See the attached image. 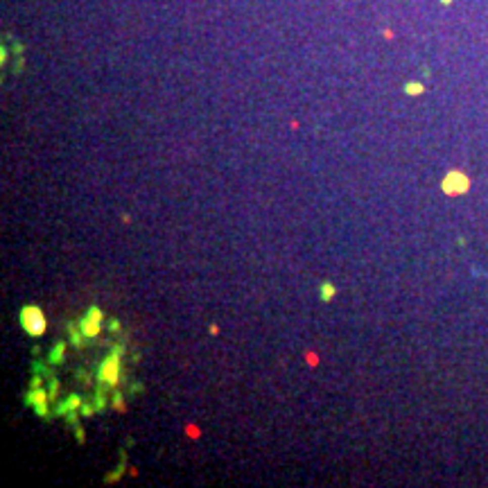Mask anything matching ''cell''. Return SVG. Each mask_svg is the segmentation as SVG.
Instances as JSON below:
<instances>
[{
    "label": "cell",
    "instance_id": "1",
    "mask_svg": "<svg viewBox=\"0 0 488 488\" xmlns=\"http://www.w3.org/2000/svg\"><path fill=\"white\" fill-rule=\"evenodd\" d=\"M122 355H124V344H118L100 362L98 382L106 386V389H118L120 380H122Z\"/></svg>",
    "mask_w": 488,
    "mask_h": 488
},
{
    "label": "cell",
    "instance_id": "2",
    "mask_svg": "<svg viewBox=\"0 0 488 488\" xmlns=\"http://www.w3.org/2000/svg\"><path fill=\"white\" fill-rule=\"evenodd\" d=\"M18 321H21V328H23V332L25 335H30V337H43L46 335V330H48V319H46V314H43V310L41 307H36V305H25L21 310V314H18Z\"/></svg>",
    "mask_w": 488,
    "mask_h": 488
},
{
    "label": "cell",
    "instance_id": "3",
    "mask_svg": "<svg viewBox=\"0 0 488 488\" xmlns=\"http://www.w3.org/2000/svg\"><path fill=\"white\" fill-rule=\"evenodd\" d=\"M102 323H104V312L100 310L98 305H91L88 310H86V314L79 319V330L84 332L86 339H95V337L102 332Z\"/></svg>",
    "mask_w": 488,
    "mask_h": 488
},
{
    "label": "cell",
    "instance_id": "4",
    "mask_svg": "<svg viewBox=\"0 0 488 488\" xmlns=\"http://www.w3.org/2000/svg\"><path fill=\"white\" fill-rule=\"evenodd\" d=\"M441 188H443V192H446V195H450V197L466 195V192L470 190V179L463 174L461 170H452V172H448L446 179H443Z\"/></svg>",
    "mask_w": 488,
    "mask_h": 488
},
{
    "label": "cell",
    "instance_id": "5",
    "mask_svg": "<svg viewBox=\"0 0 488 488\" xmlns=\"http://www.w3.org/2000/svg\"><path fill=\"white\" fill-rule=\"evenodd\" d=\"M23 400H25L27 407H38V405H48L50 403V393H48L46 386H30V389L25 391V395H23Z\"/></svg>",
    "mask_w": 488,
    "mask_h": 488
},
{
    "label": "cell",
    "instance_id": "6",
    "mask_svg": "<svg viewBox=\"0 0 488 488\" xmlns=\"http://www.w3.org/2000/svg\"><path fill=\"white\" fill-rule=\"evenodd\" d=\"M81 398L77 393H70L68 398L66 400H61L59 405H57V409H55V414L57 416H68V414H72V412H79L81 409Z\"/></svg>",
    "mask_w": 488,
    "mask_h": 488
},
{
    "label": "cell",
    "instance_id": "7",
    "mask_svg": "<svg viewBox=\"0 0 488 488\" xmlns=\"http://www.w3.org/2000/svg\"><path fill=\"white\" fill-rule=\"evenodd\" d=\"M66 360V341H57L55 346H52L50 355H48V362H50L52 366L61 364V362Z\"/></svg>",
    "mask_w": 488,
    "mask_h": 488
},
{
    "label": "cell",
    "instance_id": "8",
    "mask_svg": "<svg viewBox=\"0 0 488 488\" xmlns=\"http://www.w3.org/2000/svg\"><path fill=\"white\" fill-rule=\"evenodd\" d=\"M124 468H127V452H124V450H120V466L115 468L113 472H109L104 481H106V484H113V481H120V477L124 475Z\"/></svg>",
    "mask_w": 488,
    "mask_h": 488
},
{
    "label": "cell",
    "instance_id": "9",
    "mask_svg": "<svg viewBox=\"0 0 488 488\" xmlns=\"http://www.w3.org/2000/svg\"><path fill=\"white\" fill-rule=\"evenodd\" d=\"M319 294H321V301H323V303H330L332 298L337 296L335 283H328V280H323V283L319 285Z\"/></svg>",
    "mask_w": 488,
    "mask_h": 488
},
{
    "label": "cell",
    "instance_id": "10",
    "mask_svg": "<svg viewBox=\"0 0 488 488\" xmlns=\"http://www.w3.org/2000/svg\"><path fill=\"white\" fill-rule=\"evenodd\" d=\"M68 335H70V344L75 346V348H81V346H84V339H86V337H84V332L79 330V326L70 323V326H68Z\"/></svg>",
    "mask_w": 488,
    "mask_h": 488
},
{
    "label": "cell",
    "instance_id": "11",
    "mask_svg": "<svg viewBox=\"0 0 488 488\" xmlns=\"http://www.w3.org/2000/svg\"><path fill=\"white\" fill-rule=\"evenodd\" d=\"M111 407H113L115 412H124V395H122V391H120V389L111 395Z\"/></svg>",
    "mask_w": 488,
    "mask_h": 488
},
{
    "label": "cell",
    "instance_id": "12",
    "mask_svg": "<svg viewBox=\"0 0 488 488\" xmlns=\"http://www.w3.org/2000/svg\"><path fill=\"white\" fill-rule=\"evenodd\" d=\"M93 405H95L98 412H104V409H106V393H104V391H98V393H95Z\"/></svg>",
    "mask_w": 488,
    "mask_h": 488
},
{
    "label": "cell",
    "instance_id": "13",
    "mask_svg": "<svg viewBox=\"0 0 488 488\" xmlns=\"http://www.w3.org/2000/svg\"><path fill=\"white\" fill-rule=\"evenodd\" d=\"M48 393H50V400L59 398V382L55 378H50V382H48Z\"/></svg>",
    "mask_w": 488,
    "mask_h": 488
},
{
    "label": "cell",
    "instance_id": "14",
    "mask_svg": "<svg viewBox=\"0 0 488 488\" xmlns=\"http://www.w3.org/2000/svg\"><path fill=\"white\" fill-rule=\"evenodd\" d=\"M95 412H98V409H95V405H88V403H84V405H81V409H79V414H81V416H86V418L93 416Z\"/></svg>",
    "mask_w": 488,
    "mask_h": 488
},
{
    "label": "cell",
    "instance_id": "15",
    "mask_svg": "<svg viewBox=\"0 0 488 488\" xmlns=\"http://www.w3.org/2000/svg\"><path fill=\"white\" fill-rule=\"evenodd\" d=\"M75 438H77V443H84V441H86V432H84V427H81V425H75Z\"/></svg>",
    "mask_w": 488,
    "mask_h": 488
},
{
    "label": "cell",
    "instance_id": "16",
    "mask_svg": "<svg viewBox=\"0 0 488 488\" xmlns=\"http://www.w3.org/2000/svg\"><path fill=\"white\" fill-rule=\"evenodd\" d=\"M405 91H407L409 95H418V93H423V86H420V84H407V86H405Z\"/></svg>",
    "mask_w": 488,
    "mask_h": 488
},
{
    "label": "cell",
    "instance_id": "17",
    "mask_svg": "<svg viewBox=\"0 0 488 488\" xmlns=\"http://www.w3.org/2000/svg\"><path fill=\"white\" fill-rule=\"evenodd\" d=\"M120 328H122V323H120L118 319H111V323H109V330H111V332H120Z\"/></svg>",
    "mask_w": 488,
    "mask_h": 488
},
{
    "label": "cell",
    "instance_id": "18",
    "mask_svg": "<svg viewBox=\"0 0 488 488\" xmlns=\"http://www.w3.org/2000/svg\"><path fill=\"white\" fill-rule=\"evenodd\" d=\"M140 389H143V386H140V384H134V386H131V393H134V395H136V393H138V391H140Z\"/></svg>",
    "mask_w": 488,
    "mask_h": 488
}]
</instances>
